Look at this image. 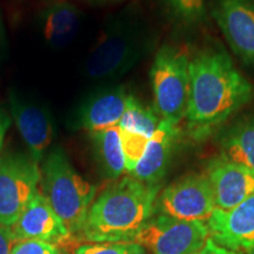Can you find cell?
<instances>
[{
	"instance_id": "9",
	"label": "cell",
	"mask_w": 254,
	"mask_h": 254,
	"mask_svg": "<svg viewBox=\"0 0 254 254\" xmlns=\"http://www.w3.org/2000/svg\"><path fill=\"white\" fill-rule=\"evenodd\" d=\"M212 15L232 52L254 68V0H215Z\"/></svg>"
},
{
	"instance_id": "26",
	"label": "cell",
	"mask_w": 254,
	"mask_h": 254,
	"mask_svg": "<svg viewBox=\"0 0 254 254\" xmlns=\"http://www.w3.org/2000/svg\"><path fill=\"white\" fill-rule=\"evenodd\" d=\"M11 123H12V118L8 116L7 112L2 109H0V151H1L6 132L8 131L9 126H11Z\"/></svg>"
},
{
	"instance_id": "20",
	"label": "cell",
	"mask_w": 254,
	"mask_h": 254,
	"mask_svg": "<svg viewBox=\"0 0 254 254\" xmlns=\"http://www.w3.org/2000/svg\"><path fill=\"white\" fill-rule=\"evenodd\" d=\"M171 13L185 25H200L207 19L206 0H164Z\"/></svg>"
},
{
	"instance_id": "13",
	"label": "cell",
	"mask_w": 254,
	"mask_h": 254,
	"mask_svg": "<svg viewBox=\"0 0 254 254\" xmlns=\"http://www.w3.org/2000/svg\"><path fill=\"white\" fill-rule=\"evenodd\" d=\"M11 231L17 241L39 240L52 245L69 236L63 221L40 192L34 194L20 217L11 226Z\"/></svg>"
},
{
	"instance_id": "7",
	"label": "cell",
	"mask_w": 254,
	"mask_h": 254,
	"mask_svg": "<svg viewBox=\"0 0 254 254\" xmlns=\"http://www.w3.org/2000/svg\"><path fill=\"white\" fill-rule=\"evenodd\" d=\"M209 239L207 225L160 214L151 218L138 232L133 243L152 254H192Z\"/></svg>"
},
{
	"instance_id": "4",
	"label": "cell",
	"mask_w": 254,
	"mask_h": 254,
	"mask_svg": "<svg viewBox=\"0 0 254 254\" xmlns=\"http://www.w3.org/2000/svg\"><path fill=\"white\" fill-rule=\"evenodd\" d=\"M152 46L150 34L132 23H118L101 36L85 62L92 80H116L139 63Z\"/></svg>"
},
{
	"instance_id": "1",
	"label": "cell",
	"mask_w": 254,
	"mask_h": 254,
	"mask_svg": "<svg viewBox=\"0 0 254 254\" xmlns=\"http://www.w3.org/2000/svg\"><path fill=\"white\" fill-rule=\"evenodd\" d=\"M253 86L231 57L207 47L190 60V99L186 120L195 138H204L252 100Z\"/></svg>"
},
{
	"instance_id": "2",
	"label": "cell",
	"mask_w": 254,
	"mask_h": 254,
	"mask_svg": "<svg viewBox=\"0 0 254 254\" xmlns=\"http://www.w3.org/2000/svg\"><path fill=\"white\" fill-rule=\"evenodd\" d=\"M160 186L125 177L107 186L94 200L82 227L91 243H133L153 215Z\"/></svg>"
},
{
	"instance_id": "23",
	"label": "cell",
	"mask_w": 254,
	"mask_h": 254,
	"mask_svg": "<svg viewBox=\"0 0 254 254\" xmlns=\"http://www.w3.org/2000/svg\"><path fill=\"white\" fill-rule=\"evenodd\" d=\"M11 254H62L56 245L39 240H20L15 243Z\"/></svg>"
},
{
	"instance_id": "3",
	"label": "cell",
	"mask_w": 254,
	"mask_h": 254,
	"mask_svg": "<svg viewBox=\"0 0 254 254\" xmlns=\"http://www.w3.org/2000/svg\"><path fill=\"white\" fill-rule=\"evenodd\" d=\"M40 174L43 195L69 236L81 232L94 201L95 186L75 171L62 148L47 154Z\"/></svg>"
},
{
	"instance_id": "14",
	"label": "cell",
	"mask_w": 254,
	"mask_h": 254,
	"mask_svg": "<svg viewBox=\"0 0 254 254\" xmlns=\"http://www.w3.org/2000/svg\"><path fill=\"white\" fill-rule=\"evenodd\" d=\"M9 109L11 118L27 145L30 155L39 163L53 139L55 126L52 117L49 111L21 100L13 92L9 93Z\"/></svg>"
},
{
	"instance_id": "8",
	"label": "cell",
	"mask_w": 254,
	"mask_h": 254,
	"mask_svg": "<svg viewBox=\"0 0 254 254\" xmlns=\"http://www.w3.org/2000/svg\"><path fill=\"white\" fill-rule=\"evenodd\" d=\"M215 206L213 190L206 174L180 178L158 195L155 209L167 217L185 221H207Z\"/></svg>"
},
{
	"instance_id": "24",
	"label": "cell",
	"mask_w": 254,
	"mask_h": 254,
	"mask_svg": "<svg viewBox=\"0 0 254 254\" xmlns=\"http://www.w3.org/2000/svg\"><path fill=\"white\" fill-rule=\"evenodd\" d=\"M15 243L17 240L12 234L11 227L0 224V254H11Z\"/></svg>"
},
{
	"instance_id": "6",
	"label": "cell",
	"mask_w": 254,
	"mask_h": 254,
	"mask_svg": "<svg viewBox=\"0 0 254 254\" xmlns=\"http://www.w3.org/2000/svg\"><path fill=\"white\" fill-rule=\"evenodd\" d=\"M40 176L30 154L7 153L0 158V224L11 227L17 221L38 192Z\"/></svg>"
},
{
	"instance_id": "18",
	"label": "cell",
	"mask_w": 254,
	"mask_h": 254,
	"mask_svg": "<svg viewBox=\"0 0 254 254\" xmlns=\"http://www.w3.org/2000/svg\"><path fill=\"white\" fill-rule=\"evenodd\" d=\"M90 135L105 173L113 179L119 178L126 171L119 127L90 132Z\"/></svg>"
},
{
	"instance_id": "19",
	"label": "cell",
	"mask_w": 254,
	"mask_h": 254,
	"mask_svg": "<svg viewBox=\"0 0 254 254\" xmlns=\"http://www.w3.org/2000/svg\"><path fill=\"white\" fill-rule=\"evenodd\" d=\"M161 118L157 111L146 106L134 95L129 94L127 99L125 113L118 127L122 131L138 134L151 139L160 125Z\"/></svg>"
},
{
	"instance_id": "5",
	"label": "cell",
	"mask_w": 254,
	"mask_h": 254,
	"mask_svg": "<svg viewBox=\"0 0 254 254\" xmlns=\"http://www.w3.org/2000/svg\"><path fill=\"white\" fill-rule=\"evenodd\" d=\"M154 110L161 120L179 125L186 118L190 99V58L186 52L163 46L150 71Z\"/></svg>"
},
{
	"instance_id": "15",
	"label": "cell",
	"mask_w": 254,
	"mask_h": 254,
	"mask_svg": "<svg viewBox=\"0 0 254 254\" xmlns=\"http://www.w3.org/2000/svg\"><path fill=\"white\" fill-rule=\"evenodd\" d=\"M179 136V125L161 120L131 176L142 183L152 185L159 184L166 173Z\"/></svg>"
},
{
	"instance_id": "17",
	"label": "cell",
	"mask_w": 254,
	"mask_h": 254,
	"mask_svg": "<svg viewBox=\"0 0 254 254\" xmlns=\"http://www.w3.org/2000/svg\"><path fill=\"white\" fill-rule=\"evenodd\" d=\"M219 144L220 157L254 170V116L231 126Z\"/></svg>"
},
{
	"instance_id": "10",
	"label": "cell",
	"mask_w": 254,
	"mask_h": 254,
	"mask_svg": "<svg viewBox=\"0 0 254 254\" xmlns=\"http://www.w3.org/2000/svg\"><path fill=\"white\" fill-rule=\"evenodd\" d=\"M209 238L225 249L241 254H254V194L236 207L215 208L207 220Z\"/></svg>"
},
{
	"instance_id": "16",
	"label": "cell",
	"mask_w": 254,
	"mask_h": 254,
	"mask_svg": "<svg viewBox=\"0 0 254 254\" xmlns=\"http://www.w3.org/2000/svg\"><path fill=\"white\" fill-rule=\"evenodd\" d=\"M81 17V11L72 2H55L41 14L44 37L55 47L67 45L77 36Z\"/></svg>"
},
{
	"instance_id": "12",
	"label": "cell",
	"mask_w": 254,
	"mask_h": 254,
	"mask_svg": "<svg viewBox=\"0 0 254 254\" xmlns=\"http://www.w3.org/2000/svg\"><path fill=\"white\" fill-rule=\"evenodd\" d=\"M128 95L123 85H111L95 92L78 109L74 127L95 132L118 126L125 113Z\"/></svg>"
},
{
	"instance_id": "25",
	"label": "cell",
	"mask_w": 254,
	"mask_h": 254,
	"mask_svg": "<svg viewBox=\"0 0 254 254\" xmlns=\"http://www.w3.org/2000/svg\"><path fill=\"white\" fill-rule=\"evenodd\" d=\"M192 254H241V253H237V252H233V251L225 249V247L215 244L214 241L209 238L207 243H206L201 249Z\"/></svg>"
},
{
	"instance_id": "21",
	"label": "cell",
	"mask_w": 254,
	"mask_h": 254,
	"mask_svg": "<svg viewBox=\"0 0 254 254\" xmlns=\"http://www.w3.org/2000/svg\"><path fill=\"white\" fill-rule=\"evenodd\" d=\"M120 129V128H119ZM120 136H122V145L124 158H125V167L126 172L131 174L134 170L136 164L139 163L144 152L146 150V145L150 139L145 136L133 134V133L122 131L120 129Z\"/></svg>"
},
{
	"instance_id": "22",
	"label": "cell",
	"mask_w": 254,
	"mask_h": 254,
	"mask_svg": "<svg viewBox=\"0 0 254 254\" xmlns=\"http://www.w3.org/2000/svg\"><path fill=\"white\" fill-rule=\"evenodd\" d=\"M74 254H145V250L134 243H95L81 245Z\"/></svg>"
},
{
	"instance_id": "11",
	"label": "cell",
	"mask_w": 254,
	"mask_h": 254,
	"mask_svg": "<svg viewBox=\"0 0 254 254\" xmlns=\"http://www.w3.org/2000/svg\"><path fill=\"white\" fill-rule=\"evenodd\" d=\"M207 176L215 206L227 211L254 194V170L219 157L211 160Z\"/></svg>"
}]
</instances>
